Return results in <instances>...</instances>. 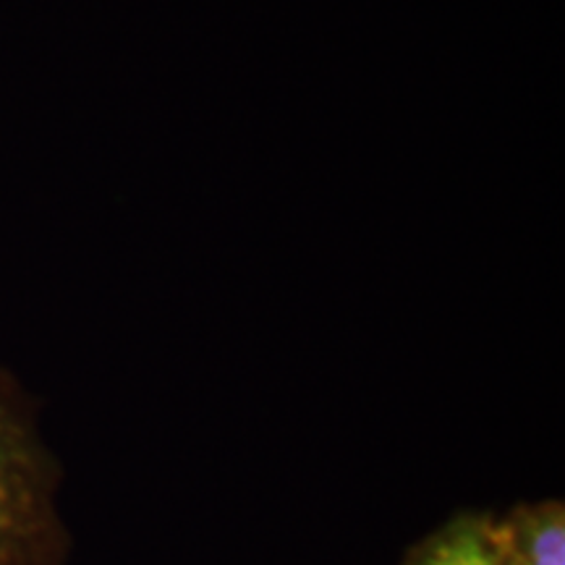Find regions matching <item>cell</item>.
<instances>
[{"mask_svg":"<svg viewBox=\"0 0 565 565\" xmlns=\"http://www.w3.org/2000/svg\"><path fill=\"white\" fill-rule=\"evenodd\" d=\"M58 490V461L30 395L0 370V565L66 563L71 534Z\"/></svg>","mask_w":565,"mask_h":565,"instance_id":"cell-1","label":"cell"},{"mask_svg":"<svg viewBox=\"0 0 565 565\" xmlns=\"http://www.w3.org/2000/svg\"><path fill=\"white\" fill-rule=\"evenodd\" d=\"M492 536L503 565H565V505L540 500L492 519Z\"/></svg>","mask_w":565,"mask_h":565,"instance_id":"cell-2","label":"cell"},{"mask_svg":"<svg viewBox=\"0 0 565 565\" xmlns=\"http://www.w3.org/2000/svg\"><path fill=\"white\" fill-rule=\"evenodd\" d=\"M404 565H503L492 536V515L466 511L424 536Z\"/></svg>","mask_w":565,"mask_h":565,"instance_id":"cell-3","label":"cell"}]
</instances>
